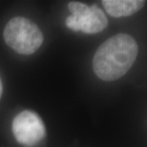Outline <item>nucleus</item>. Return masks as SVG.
Returning a JSON list of instances; mask_svg holds the SVG:
<instances>
[{
  "label": "nucleus",
  "instance_id": "obj_1",
  "mask_svg": "<svg viewBox=\"0 0 147 147\" xmlns=\"http://www.w3.org/2000/svg\"><path fill=\"white\" fill-rule=\"evenodd\" d=\"M138 46L128 34H119L108 38L95 53L92 66L102 80L114 81L123 76L136 61Z\"/></svg>",
  "mask_w": 147,
  "mask_h": 147
},
{
  "label": "nucleus",
  "instance_id": "obj_2",
  "mask_svg": "<svg viewBox=\"0 0 147 147\" xmlns=\"http://www.w3.org/2000/svg\"><path fill=\"white\" fill-rule=\"evenodd\" d=\"M3 37L9 47L24 55L35 53L43 42V35L39 28L21 16L12 18L7 24Z\"/></svg>",
  "mask_w": 147,
  "mask_h": 147
},
{
  "label": "nucleus",
  "instance_id": "obj_3",
  "mask_svg": "<svg viewBox=\"0 0 147 147\" xmlns=\"http://www.w3.org/2000/svg\"><path fill=\"white\" fill-rule=\"evenodd\" d=\"M12 132L21 145L33 146L42 140L46 135L44 123L36 113L24 110L12 121Z\"/></svg>",
  "mask_w": 147,
  "mask_h": 147
},
{
  "label": "nucleus",
  "instance_id": "obj_4",
  "mask_svg": "<svg viewBox=\"0 0 147 147\" xmlns=\"http://www.w3.org/2000/svg\"><path fill=\"white\" fill-rule=\"evenodd\" d=\"M71 16L77 21L80 31L86 34H96L101 32L108 25L107 17L96 4H93L91 7L83 4L76 8Z\"/></svg>",
  "mask_w": 147,
  "mask_h": 147
},
{
  "label": "nucleus",
  "instance_id": "obj_5",
  "mask_svg": "<svg viewBox=\"0 0 147 147\" xmlns=\"http://www.w3.org/2000/svg\"><path fill=\"white\" fill-rule=\"evenodd\" d=\"M146 3L143 0H103L106 12L113 17L129 16L142 9Z\"/></svg>",
  "mask_w": 147,
  "mask_h": 147
},
{
  "label": "nucleus",
  "instance_id": "obj_6",
  "mask_svg": "<svg viewBox=\"0 0 147 147\" xmlns=\"http://www.w3.org/2000/svg\"><path fill=\"white\" fill-rule=\"evenodd\" d=\"M2 92H3V87H2L1 80H0V98H1V96H2Z\"/></svg>",
  "mask_w": 147,
  "mask_h": 147
}]
</instances>
